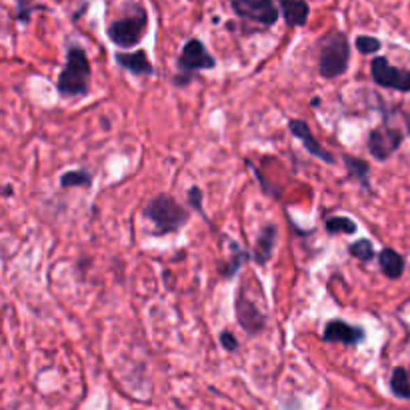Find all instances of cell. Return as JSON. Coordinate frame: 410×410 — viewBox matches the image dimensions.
Segmentation results:
<instances>
[{
    "label": "cell",
    "instance_id": "cell-1",
    "mask_svg": "<svg viewBox=\"0 0 410 410\" xmlns=\"http://www.w3.org/2000/svg\"><path fill=\"white\" fill-rule=\"evenodd\" d=\"M59 94L64 98L86 96L91 91V62L86 50L80 46H68L66 50V64L62 68L59 82Z\"/></svg>",
    "mask_w": 410,
    "mask_h": 410
},
{
    "label": "cell",
    "instance_id": "cell-2",
    "mask_svg": "<svg viewBox=\"0 0 410 410\" xmlns=\"http://www.w3.org/2000/svg\"><path fill=\"white\" fill-rule=\"evenodd\" d=\"M142 214L154 225L156 236L179 232L188 222V211L170 195H158V197L152 198L144 206Z\"/></svg>",
    "mask_w": 410,
    "mask_h": 410
},
{
    "label": "cell",
    "instance_id": "cell-3",
    "mask_svg": "<svg viewBox=\"0 0 410 410\" xmlns=\"http://www.w3.org/2000/svg\"><path fill=\"white\" fill-rule=\"evenodd\" d=\"M350 45L347 34L331 31L322 34L319 40V73L324 78L342 76L349 68Z\"/></svg>",
    "mask_w": 410,
    "mask_h": 410
},
{
    "label": "cell",
    "instance_id": "cell-4",
    "mask_svg": "<svg viewBox=\"0 0 410 410\" xmlns=\"http://www.w3.org/2000/svg\"><path fill=\"white\" fill-rule=\"evenodd\" d=\"M146 26H149V15L142 6L132 4V13L122 16L119 20L110 22L108 26V38L121 48H130L137 46L142 36L146 34Z\"/></svg>",
    "mask_w": 410,
    "mask_h": 410
},
{
    "label": "cell",
    "instance_id": "cell-5",
    "mask_svg": "<svg viewBox=\"0 0 410 410\" xmlns=\"http://www.w3.org/2000/svg\"><path fill=\"white\" fill-rule=\"evenodd\" d=\"M179 76L174 78V82L179 84V86H184V84H188L190 82V78L192 75L197 73V70H211L216 66V61H214V56L206 50V46L202 45L198 38H190L186 45H184L183 52H181V56H179Z\"/></svg>",
    "mask_w": 410,
    "mask_h": 410
},
{
    "label": "cell",
    "instance_id": "cell-6",
    "mask_svg": "<svg viewBox=\"0 0 410 410\" xmlns=\"http://www.w3.org/2000/svg\"><path fill=\"white\" fill-rule=\"evenodd\" d=\"M370 73L374 82L382 89L398 92H410V70L393 66L386 56H377L370 62Z\"/></svg>",
    "mask_w": 410,
    "mask_h": 410
},
{
    "label": "cell",
    "instance_id": "cell-7",
    "mask_svg": "<svg viewBox=\"0 0 410 410\" xmlns=\"http://www.w3.org/2000/svg\"><path fill=\"white\" fill-rule=\"evenodd\" d=\"M234 15L259 22L262 26H273L278 20V8L274 0H230Z\"/></svg>",
    "mask_w": 410,
    "mask_h": 410
},
{
    "label": "cell",
    "instance_id": "cell-8",
    "mask_svg": "<svg viewBox=\"0 0 410 410\" xmlns=\"http://www.w3.org/2000/svg\"><path fill=\"white\" fill-rule=\"evenodd\" d=\"M402 130L396 128V126H390V124H382L379 128L370 130L368 135V152L377 158V160H386L390 158L398 146L402 144Z\"/></svg>",
    "mask_w": 410,
    "mask_h": 410
},
{
    "label": "cell",
    "instance_id": "cell-9",
    "mask_svg": "<svg viewBox=\"0 0 410 410\" xmlns=\"http://www.w3.org/2000/svg\"><path fill=\"white\" fill-rule=\"evenodd\" d=\"M322 338L326 342H338V344H347V347H356L366 338V333L363 326H352L344 320H331L324 326V335Z\"/></svg>",
    "mask_w": 410,
    "mask_h": 410
},
{
    "label": "cell",
    "instance_id": "cell-10",
    "mask_svg": "<svg viewBox=\"0 0 410 410\" xmlns=\"http://www.w3.org/2000/svg\"><path fill=\"white\" fill-rule=\"evenodd\" d=\"M234 310H236V320H238V324L243 326L248 335H257V333H260V331L266 326V317L257 308V304L252 303V301H248L244 294H238V296H236Z\"/></svg>",
    "mask_w": 410,
    "mask_h": 410
},
{
    "label": "cell",
    "instance_id": "cell-11",
    "mask_svg": "<svg viewBox=\"0 0 410 410\" xmlns=\"http://www.w3.org/2000/svg\"><path fill=\"white\" fill-rule=\"evenodd\" d=\"M289 130L294 135V137L298 138L301 142H303L304 149L310 152L312 156H317L319 160L326 162V165H335V156L320 146L319 142H317V138L312 137L310 126H308L306 122L298 121V119H292V121H289Z\"/></svg>",
    "mask_w": 410,
    "mask_h": 410
},
{
    "label": "cell",
    "instance_id": "cell-12",
    "mask_svg": "<svg viewBox=\"0 0 410 410\" xmlns=\"http://www.w3.org/2000/svg\"><path fill=\"white\" fill-rule=\"evenodd\" d=\"M116 62L121 64L122 68H126L128 73L137 76H151L154 73V66H152L151 59L144 50H137V52H119L116 56Z\"/></svg>",
    "mask_w": 410,
    "mask_h": 410
},
{
    "label": "cell",
    "instance_id": "cell-13",
    "mask_svg": "<svg viewBox=\"0 0 410 410\" xmlns=\"http://www.w3.org/2000/svg\"><path fill=\"white\" fill-rule=\"evenodd\" d=\"M276 236H278V228L276 225H266L257 236V244H255V260L259 264H266L268 259L273 257L274 244H276Z\"/></svg>",
    "mask_w": 410,
    "mask_h": 410
},
{
    "label": "cell",
    "instance_id": "cell-14",
    "mask_svg": "<svg viewBox=\"0 0 410 410\" xmlns=\"http://www.w3.org/2000/svg\"><path fill=\"white\" fill-rule=\"evenodd\" d=\"M278 2H280V10H282L289 26L306 24L308 15H310V6L306 0H278Z\"/></svg>",
    "mask_w": 410,
    "mask_h": 410
},
{
    "label": "cell",
    "instance_id": "cell-15",
    "mask_svg": "<svg viewBox=\"0 0 410 410\" xmlns=\"http://www.w3.org/2000/svg\"><path fill=\"white\" fill-rule=\"evenodd\" d=\"M379 262H380V271L384 273V276L388 278H400L402 273H404V259L396 252L395 248H384L380 250L379 255Z\"/></svg>",
    "mask_w": 410,
    "mask_h": 410
},
{
    "label": "cell",
    "instance_id": "cell-16",
    "mask_svg": "<svg viewBox=\"0 0 410 410\" xmlns=\"http://www.w3.org/2000/svg\"><path fill=\"white\" fill-rule=\"evenodd\" d=\"M390 390L393 395L410 400V365L409 366H396L390 374Z\"/></svg>",
    "mask_w": 410,
    "mask_h": 410
},
{
    "label": "cell",
    "instance_id": "cell-17",
    "mask_svg": "<svg viewBox=\"0 0 410 410\" xmlns=\"http://www.w3.org/2000/svg\"><path fill=\"white\" fill-rule=\"evenodd\" d=\"M344 165H347V168H349L350 176L358 179L360 184H363L366 190H368V172H370L368 162H365V160H358V158H354V156H344Z\"/></svg>",
    "mask_w": 410,
    "mask_h": 410
},
{
    "label": "cell",
    "instance_id": "cell-18",
    "mask_svg": "<svg viewBox=\"0 0 410 410\" xmlns=\"http://www.w3.org/2000/svg\"><path fill=\"white\" fill-rule=\"evenodd\" d=\"M92 176L86 170H68L61 176L62 188H73V186H91Z\"/></svg>",
    "mask_w": 410,
    "mask_h": 410
},
{
    "label": "cell",
    "instance_id": "cell-19",
    "mask_svg": "<svg viewBox=\"0 0 410 410\" xmlns=\"http://www.w3.org/2000/svg\"><path fill=\"white\" fill-rule=\"evenodd\" d=\"M326 230L331 234H354L356 225H354V220H350L347 216H333L326 220Z\"/></svg>",
    "mask_w": 410,
    "mask_h": 410
},
{
    "label": "cell",
    "instance_id": "cell-20",
    "mask_svg": "<svg viewBox=\"0 0 410 410\" xmlns=\"http://www.w3.org/2000/svg\"><path fill=\"white\" fill-rule=\"evenodd\" d=\"M349 252L350 257H354V259L363 260V262H368V260L374 259V246L370 241H366V238H360V241H356V243H352L349 246Z\"/></svg>",
    "mask_w": 410,
    "mask_h": 410
},
{
    "label": "cell",
    "instance_id": "cell-21",
    "mask_svg": "<svg viewBox=\"0 0 410 410\" xmlns=\"http://www.w3.org/2000/svg\"><path fill=\"white\" fill-rule=\"evenodd\" d=\"M354 45H356V50L358 52H363V54H372V52H379L380 50V40L379 38H374V36H358L356 40H354Z\"/></svg>",
    "mask_w": 410,
    "mask_h": 410
},
{
    "label": "cell",
    "instance_id": "cell-22",
    "mask_svg": "<svg viewBox=\"0 0 410 410\" xmlns=\"http://www.w3.org/2000/svg\"><path fill=\"white\" fill-rule=\"evenodd\" d=\"M16 18L20 20V22H29V16L34 10V4H32V0H16Z\"/></svg>",
    "mask_w": 410,
    "mask_h": 410
},
{
    "label": "cell",
    "instance_id": "cell-23",
    "mask_svg": "<svg viewBox=\"0 0 410 410\" xmlns=\"http://www.w3.org/2000/svg\"><path fill=\"white\" fill-rule=\"evenodd\" d=\"M220 344H222L225 350H228V352H234V350L238 349V340H236V336L232 335L230 331H222V335H220Z\"/></svg>",
    "mask_w": 410,
    "mask_h": 410
},
{
    "label": "cell",
    "instance_id": "cell-24",
    "mask_svg": "<svg viewBox=\"0 0 410 410\" xmlns=\"http://www.w3.org/2000/svg\"><path fill=\"white\" fill-rule=\"evenodd\" d=\"M188 204L195 206L198 213H202V190H200L198 186H192V188L188 190Z\"/></svg>",
    "mask_w": 410,
    "mask_h": 410
}]
</instances>
